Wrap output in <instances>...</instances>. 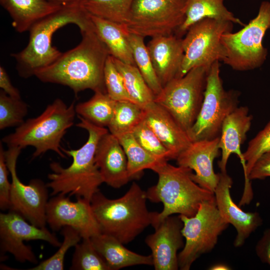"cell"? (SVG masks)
Wrapping results in <instances>:
<instances>
[{
	"label": "cell",
	"mask_w": 270,
	"mask_h": 270,
	"mask_svg": "<svg viewBox=\"0 0 270 270\" xmlns=\"http://www.w3.org/2000/svg\"><path fill=\"white\" fill-rule=\"evenodd\" d=\"M80 31L82 38L77 46L62 53L34 76L43 82L67 86L76 94L88 89L106 92L104 68L110 55L108 50L93 30L90 21Z\"/></svg>",
	"instance_id": "obj_1"
},
{
	"label": "cell",
	"mask_w": 270,
	"mask_h": 270,
	"mask_svg": "<svg viewBox=\"0 0 270 270\" xmlns=\"http://www.w3.org/2000/svg\"><path fill=\"white\" fill-rule=\"evenodd\" d=\"M78 116L80 122L76 126L88 132L87 141L77 150L62 148L66 155L72 158V162L66 168L58 162H51L50 167L52 172L48 174L50 182L46 186L52 190L51 196L68 194L90 201L93 196L100 190L99 186L104 183L94 157L100 139L109 130Z\"/></svg>",
	"instance_id": "obj_2"
},
{
	"label": "cell",
	"mask_w": 270,
	"mask_h": 270,
	"mask_svg": "<svg viewBox=\"0 0 270 270\" xmlns=\"http://www.w3.org/2000/svg\"><path fill=\"white\" fill-rule=\"evenodd\" d=\"M146 192L134 182L120 198L110 199L100 190L90 200L102 234L112 236L124 244L132 242L150 225L154 212L146 206Z\"/></svg>",
	"instance_id": "obj_3"
},
{
	"label": "cell",
	"mask_w": 270,
	"mask_h": 270,
	"mask_svg": "<svg viewBox=\"0 0 270 270\" xmlns=\"http://www.w3.org/2000/svg\"><path fill=\"white\" fill-rule=\"evenodd\" d=\"M152 170L157 174L158 180L146 191V197L153 202H162L164 206L161 212H154V228L174 214L192 216L202 202L214 198V193L192 180V170L189 168L176 166L164 160Z\"/></svg>",
	"instance_id": "obj_4"
},
{
	"label": "cell",
	"mask_w": 270,
	"mask_h": 270,
	"mask_svg": "<svg viewBox=\"0 0 270 270\" xmlns=\"http://www.w3.org/2000/svg\"><path fill=\"white\" fill-rule=\"evenodd\" d=\"M75 24L80 30L90 24L88 14L82 6H62L40 20L29 30V40L21 51L12 54L19 74L28 78L55 62L62 54L52 44L54 32L68 24Z\"/></svg>",
	"instance_id": "obj_5"
},
{
	"label": "cell",
	"mask_w": 270,
	"mask_h": 270,
	"mask_svg": "<svg viewBox=\"0 0 270 270\" xmlns=\"http://www.w3.org/2000/svg\"><path fill=\"white\" fill-rule=\"evenodd\" d=\"M75 106L74 102L68 106L62 100L56 98L40 115L24 121L14 132L4 136L2 142L8 147L22 149L28 146L34 147L35 151L32 158L48 150L66 158L60 142L68 130L74 124L76 114Z\"/></svg>",
	"instance_id": "obj_6"
},
{
	"label": "cell",
	"mask_w": 270,
	"mask_h": 270,
	"mask_svg": "<svg viewBox=\"0 0 270 270\" xmlns=\"http://www.w3.org/2000/svg\"><path fill=\"white\" fill-rule=\"evenodd\" d=\"M270 28V1L260 4L257 16L239 31L223 34L221 42L226 57L222 61L238 71L252 70L262 66L266 59L268 50L262 42Z\"/></svg>",
	"instance_id": "obj_7"
},
{
	"label": "cell",
	"mask_w": 270,
	"mask_h": 270,
	"mask_svg": "<svg viewBox=\"0 0 270 270\" xmlns=\"http://www.w3.org/2000/svg\"><path fill=\"white\" fill-rule=\"evenodd\" d=\"M210 68L198 66L164 86L154 102L166 110L186 132L196 122L204 96Z\"/></svg>",
	"instance_id": "obj_8"
},
{
	"label": "cell",
	"mask_w": 270,
	"mask_h": 270,
	"mask_svg": "<svg viewBox=\"0 0 270 270\" xmlns=\"http://www.w3.org/2000/svg\"><path fill=\"white\" fill-rule=\"evenodd\" d=\"M179 216L185 243L178 254V266L181 270H188L200 256L214 249L229 224L220 215L215 198L202 202L194 216Z\"/></svg>",
	"instance_id": "obj_9"
},
{
	"label": "cell",
	"mask_w": 270,
	"mask_h": 270,
	"mask_svg": "<svg viewBox=\"0 0 270 270\" xmlns=\"http://www.w3.org/2000/svg\"><path fill=\"white\" fill-rule=\"evenodd\" d=\"M240 92L226 90L220 76L219 61L208 72L204 100L194 124L187 132L191 141L219 137L226 118L238 106Z\"/></svg>",
	"instance_id": "obj_10"
},
{
	"label": "cell",
	"mask_w": 270,
	"mask_h": 270,
	"mask_svg": "<svg viewBox=\"0 0 270 270\" xmlns=\"http://www.w3.org/2000/svg\"><path fill=\"white\" fill-rule=\"evenodd\" d=\"M187 0H134L126 22L128 33L144 38L174 34L185 18Z\"/></svg>",
	"instance_id": "obj_11"
},
{
	"label": "cell",
	"mask_w": 270,
	"mask_h": 270,
	"mask_svg": "<svg viewBox=\"0 0 270 270\" xmlns=\"http://www.w3.org/2000/svg\"><path fill=\"white\" fill-rule=\"evenodd\" d=\"M232 28L231 22L210 18L192 26L182 38L184 56L178 78L194 68H210L216 62L223 61L226 53L221 36L232 32Z\"/></svg>",
	"instance_id": "obj_12"
},
{
	"label": "cell",
	"mask_w": 270,
	"mask_h": 270,
	"mask_svg": "<svg viewBox=\"0 0 270 270\" xmlns=\"http://www.w3.org/2000/svg\"><path fill=\"white\" fill-rule=\"evenodd\" d=\"M22 150L20 147L12 146L4 150L12 178L9 210L18 213L38 227H46L48 187L40 179L31 180L28 184L20 180L16 174V165Z\"/></svg>",
	"instance_id": "obj_13"
},
{
	"label": "cell",
	"mask_w": 270,
	"mask_h": 270,
	"mask_svg": "<svg viewBox=\"0 0 270 270\" xmlns=\"http://www.w3.org/2000/svg\"><path fill=\"white\" fill-rule=\"evenodd\" d=\"M42 240L54 246L59 247L61 242L54 234L46 227L39 228L28 224L18 213L9 210L0 214V242L2 252L11 254L20 262H38L36 257L30 246L24 241Z\"/></svg>",
	"instance_id": "obj_14"
},
{
	"label": "cell",
	"mask_w": 270,
	"mask_h": 270,
	"mask_svg": "<svg viewBox=\"0 0 270 270\" xmlns=\"http://www.w3.org/2000/svg\"><path fill=\"white\" fill-rule=\"evenodd\" d=\"M58 194L48 200L46 208V223L54 231L66 226L77 230L82 238H91L101 233L90 201L76 196L72 202L70 196Z\"/></svg>",
	"instance_id": "obj_15"
},
{
	"label": "cell",
	"mask_w": 270,
	"mask_h": 270,
	"mask_svg": "<svg viewBox=\"0 0 270 270\" xmlns=\"http://www.w3.org/2000/svg\"><path fill=\"white\" fill-rule=\"evenodd\" d=\"M183 224L178 215L170 216L154 228L145 242L152 251L156 270H177L178 250L184 246L182 232Z\"/></svg>",
	"instance_id": "obj_16"
},
{
	"label": "cell",
	"mask_w": 270,
	"mask_h": 270,
	"mask_svg": "<svg viewBox=\"0 0 270 270\" xmlns=\"http://www.w3.org/2000/svg\"><path fill=\"white\" fill-rule=\"evenodd\" d=\"M219 174V180L214 192L218 209L224 219L232 224L237 232L234 244L242 246L246 240L262 223L257 212H246L234 202L230 193L233 184L232 178L227 172Z\"/></svg>",
	"instance_id": "obj_17"
},
{
	"label": "cell",
	"mask_w": 270,
	"mask_h": 270,
	"mask_svg": "<svg viewBox=\"0 0 270 270\" xmlns=\"http://www.w3.org/2000/svg\"><path fill=\"white\" fill-rule=\"evenodd\" d=\"M219 137L192 142L177 156L178 166L191 169L192 180L202 188L214 193L219 174L214 170V160L219 156Z\"/></svg>",
	"instance_id": "obj_18"
},
{
	"label": "cell",
	"mask_w": 270,
	"mask_h": 270,
	"mask_svg": "<svg viewBox=\"0 0 270 270\" xmlns=\"http://www.w3.org/2000/svg\"><path fill=\"white\" fill-rule=\"evenodd\" d=\"M94 159L103 182L119 188L130 180L124 151L116 137L110 132L100 139Z\"/></svg>",
	"instance_id": "obj_19"
},
{
	"label": "cell",
	"mask_w": 270,
	"mask_h": 270,
	"mask_svg": "<svg viewBox=\"0 0 270 270\" xmlns=\"http://www.w3.org/2000/svg\"><path fill=\"white\" fill-rule=\"evenodd\" d=\"M252 120V116L246 106H238L224 120L219 136L218 146L222 152L220 160L218 162L220 172H226L228 158L234 154L240 159L246 175V163L240 148L246 140Z\"/></svg>",
	"instance_id": "obj_20"
},
{
	"label": "cell",
	"mask_w": 270,
	"mask_h": 270,
	"mask_svg": "<svg viewBox=\"0 0 270 270\" xmlns=\"http://www.w3.org/2000/svg\"><path fill=\"white\" fill-rule=\"evenodd\" d=\"M146 47L163 88L178 76L184 56L182 38L174 34L156 36L152 38Z\"/></svg>",
	"instance_id": "obj_21"
},
{
	"label": "cell",
	"mask_w": 270,
	"mask_h": 270,
	"mask_svg": "<svg viewBox=\"0 0 270 270\" xmlns=\"http://www.w3.org/2000/svg\"><path fill=\"white\" fill-rule=\"evenodd\" d=\"M144 112V121L176 160L192 142L187 132L166 110L154 102Z\"/></svg>",
	"instance_id": "obj_22"
},
{
	"label": "cell",
	"mask_w": 270,
	"mask_h": 270,
	"mask_svg": "<svg viewBox=\"0 0 270 270\" xmlns=\"http://www.w3.org/2000/svg\"><path fill=\"white\" fill-rule=\"evenodd\" d=\"M8 13L12 26L20 33L28 31L33 24L62 6L48 0H0Z\"/></svg>",
	"instance_id": "obj_23"
},
{
	"label": "cell",
	"mask_w": 270,
	"mask_h": 270,
	"mask_svg": "<svg viewBox=\"0 0 270 270\" xmlns=\"http://www.w3.org/2000/svg\"><path fill=\"white\" fill-rule=\"evenodd\" d=\"M90 239L110 270H118L136 265L153 266L152 254L142 255L131 251L112 236L100 233Z\"/></svg>",
	"instance_id": "obj_24"
},
{
	"label": "cell",
	"mask_w": 270,
	"mask_h": 270,
	"mask_svg": "<svg viewBox=\"0 0 270 270\" xmlns=\"http://www.w3.org/2000/svg\"><path fill=\"white\" fill-rule=\"evenodd\" d=\"M94 32L107 48L110 54L128 64L135 65L128 32L122 24L89 14Z\"/></svg>",
	"instance_id": "obj_25"
},
{
	"label": "cell",
	"mask_w": 270,
	"mask_h": 270,
	"mask_svg": "<svg viewBox=\"0 0 270 270\" xmlns=\"http://www.w3.org/2000/svg\"><path fill=\"white\" fill-rule=\"evenodd\" d=\"M224 0H187L185 18L174 35L182 38L190 28L206 18L245 24L229 11L224 4Z\"/></svg>",
	"instance_id": "obj_26"
},
{
	"label": "cell",
	"mask_w": 270,
	"mask_h": 270,
	"mask_svg": "<svg viewBox=\"0 0 270 270\" xmlns=\"http://www.w3.org/2000/svg\"><path fill=\"white\" fill-rule=\"evenodd\" d=\"M114 136L118 140L126 154L130 180L138 179L144 170H152L158 163L164 161L157 159L144 150L136 140L132 132Z\"/></svg>",
	"instance_id": "obj_27"
},
{
	"label": "cell",
	"mask_w": 270,
	"mask_h": 270,
	"mask_svg": "<svg viewBox=\"0 0 270 270\" xmlns=\"http://www.w3.org/2000/svg\"><path fill=\"white\" fill-rule=\"evenodd\" d=\"M113 58L132 101L144 109L153 103L155 96L136 66Z\"/></svg>",
	"instance_id": "obj_28"
},
{
	"label": "cell",
	"mask_w": 270,
	"mask_h": 270,
	"mask_svg": "<svg viewBox=\"0 0 270 270\" xmlns=\"http://www.w3.org/2000/svg\"><path fill=\"white\" fill-rule=\"evenodd\" d=\"M116 102L106 92H96L88 100L76 105L75 110L78 116L97 126L108 128Z\"/></svg>",
	"instance_id": "obj_29"
},
{
	"label": "cell",
	"mask_w": 270,
	"mask_h": 270,
	"mask_svg": "<svg viewBox=\"0 0 270 270\" xmlns=\"http://www.w3.org/2000/svg\"><path fill=\"white\" fill-rule=\"evenodd\" d=\"M134 0H85L82 6L89 14L120 24L128 20Z\"/></svg>",
	"instance_id": "obj_30"
},
{
	"label": "cell",
	"mask_w": 270,
	"mask_h": 270,
	"mask_svg": "<svg viewBox=\"0 0 270 270\" xmlns=\"http://www.w3.org/2000/svg\"><path fill=\"white\" fill-rule=\"evenodd\" d=\"M144 109L131 101H116L108 128L114 135L132 132L144 118Z\"/></svg>",
	"instance_id": "obj_31"
},
{
	"label": "cell",
	"mask_w": 270,
	"mask_h": 270,
	"mask_svg": "<svg viewBox=\"0 0 270 270\" xmlns=\"http://www.w3.org/2000/svg\"><path fill=\"white\" fill-rule=\"evenodd\" d=\"M128 38L135 64L156 96L162 91V87L154 68L144 38L131 33H128Z\"/></svg>",
	"instance_id": "obj_32"
},
{
	"label": "cell",
	"mask_w": 270,
	"mask_h": 270,
	"mask_svg": "<svg viewBox=\"0 0 270 270\" xmlns=\"http://www.w3.org/2000/svg\"><path fill=\"white\" fill-rule=\"evenodd\" d=\"M71 270H110L106 261L94 246L90 238H82L74 246Z\"/></svg>",
	"instance_id": "obj_33"
},
{
	"label": "cell",
	"mask_w": 270,
	"mask_h": 270,
	"mask_svg": "<svg viewBox=\"0 0 270 270\" xmlns=\"http://www.w3.org/2000/svg\"><path fill=\"white\" fill-rule=\"evenodd\" d=\"M28 106L22 98H14L2 90L0 92V130L18 126L24 122Z\"/></svg>",
	"instance_id": "obj_34"
},
{
	"label": "cell",
	"mask_w": 270,
	"mask_h": 270,
	"mask_svg": "<svg viewBox=\"0 0 270 270\" xmlns=\"http://www.w3.org/2000/svg\"><path fill=\"white\" fill-rule=\"evenodd\" d=\"M64 240L59 249L49 258L42 261L38 264L29 270H63L64 260L68 250L75 246L82 240L79 232L76 229L66 226L62 228Z\"/></svg>",
	"instance_id": "obj_35"
},
{
	"label": "cell",
	"mask_w": 270,
	"mask_h": 270,
	"mask_svg": "<svg viewBox=\"0 0 270 270\" xmlns=\"http://www.w3.org/2000/svg\"><path fill=\"white\" fill-rule=\"evenodd\" d=\"M132 133L140 144L157 159L166 161L174 160L172 153L162 144L144 118L134 128Z\"/></svg>",
	"instance_id": "obj_36"
},
{
	"label": "cell",
	"mask_w": 270,
	"mask_h": 270,
	"mask_svg": "<svg viewBox=\"0 0 270 270\" xmlns=\"http://www.w3.org/2000/svg\"><path fill=\"white\" fill-rule=\"evenodd\" d=\"M270 150V121L264 128L248 142L246 150L243 152L246 163V174L244 188L252 186L248 176L258 159L264 153Z\"/></svg>",
	"instance_id": "obj_37"
},
{
	"label": "cell",
	"mask_w": 270,
	"mask_h": 270,
	"mask_svg": "<svg viewBox=\"0 0 270 270\" xmlns=\"http://www.w3.org/2000/svg\"><path fill=\"white\" fill-rule=\"evenodd\" d=\"M104 80L106 93L111 98L115 101L132 102L126 90L122 76L110 55L105 64Z\"/></svg>",
	"instance_id": "obj_38"
},
{
	"label": "cell",
	"mask_w": 270,
	"mask_h": 270,
	"mask_svg": "<svg viewBox=\"0 0 270 270\" xmlns=\"http://www.w3.org/2000/svg\"><path fill=\"white\" fill-rule=\"evenodd\" d=\"M9 170L6 163L4 150L0 144V208L3 210L10 208L11 183L8 178Z\"/></svg>",
	"instance_id": "obj_39"
},
{
	"label": "cell",
	"mask_w": 270,
	"mask_h": 270,
	"mask_svg": "<svg viewBox=\"0 0 270 270\" xmlns=\"http://www.w3.org/2000/svg\"><path fill=\"white\" fill-rule=\"evenodd\" d=\"M270 176V150L262 154L252 166L248 178L250 180H264Z\"/></svg>",
	"instance_id": "obj_40"
},
{
	"label": "cell",
	"mask_w": 270,
	"mask_h": 270,
	"mask_svg": "<svg viewBox=\"0 0 270 270\" xmlns=\"http://www.w3.org/2000/svg\"><path fill=\"white\" fill-rule=\"evenodd\" d=\"M255 250L260 260L270 266V228L264 232L256 246Z\"/></svg>",
	"instance_id": "obj_41"
},
{
	"label": "cell",
	"mask_w": 270,
	"mask_h": 270,
	"mask_svg": "<svg viewBox=\"0 0 270 270\" xmlns=\"http://www.w3.org/2000/svg\"><path fill=\"white\" fill-rule=\"evenodd\" d=\"M0 88L10 97L21 98L19 90L12 85L6 71L2 66H0Z\"/></svg>",
	"instance_id": "obj_42"
},
{
	"label": "cell",
	"mask_w": 270,
	"mask_h": 270,
	"mask_svg": "<svg viewBox=\"0 0 270 270\" xmlns=\"http://www.w3.org/2000/svg\"><path fill=\"white\" fill-rule=\"evenodd\" d=\"M62 6H82L85 0H48Z\"/></svg>",
	"instance_id": "obj_43"
},
{
	"label": "cell",
	"mask_w": 270,
	"mask_h": 270,
	"mask_svg": "<svg viewBox=\"0 0 270 270\" xmlns=\"http://www.w3.org/2000/svg\"><path fill=\"white\" fill-rule=\"evenodd\" d=\"M209 270H230V268L228 266L224 264H214L211 267H210V268Z\"/></svg>",
	"instance_id": "obj_44"
}]
</instances>
